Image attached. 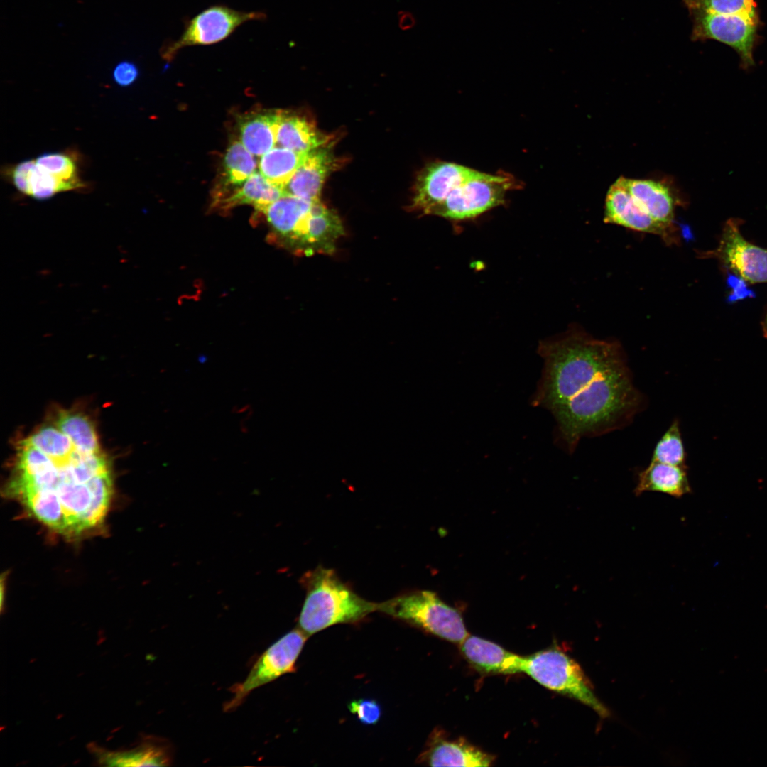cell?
Listing matches in <instances>:
<instances>
[{
  "label": "cell",
  "mask_w": 767,
  "mask_h": 767,
  "mask_svg": "<svg viewBox=\"0 0 767 767\" xmlns=\"http://www.w3.org/2000/svg\"><path fill=\"white\" fill-rule=\"evenodd\" d=\"M538 352L544 365L531 403L551 412L557 442L567 452L583 437L629 425L643 408L645 398L618 341L598 339L573 327L540 341Z\"/></svg>",
  "instance_id": "cell-1"
},
{
  "label": "cell",
  "mask_w": 767,
  "mask_h": 767,
  "mask_svg": "<svg viewBox=\"0 0 767 767\" xmlns=\"http://www.w3.org/2000/svg\"><path fill=\"white\" fill-rule=\"evenodd\" d=\"M52 460L38 472L16 474L10 494L58 533L77 535L96 528L107 515L113 493L107 459L99 452L75 448L67 461Z\"/></svg>",
  "instance_id": "cell-2"
},
{
  "label": "cell",
  "mask_w": 767,
  "mask_h": 767,
  "mask_svg": "<svg viewBox=\"0 0 767 767\" xmlns=\"http://www.w3.org/2000/svg\"><path fill=\"white\" fill-rule=\"evenodd\" d=\"M300 582L306 595L298 625L308 636L333 625L359 623L377 611L378 603L360 597L333 569L320 565Z\"/></svg>",
  "instance_id": "cell-3"
},
{
  "label": "cell",
  "mask_w": 767,
  "mask_h": 767,
  "mask_svg": "<svg viewBox=\"0 0 767 767\" xmlns=\"http://www.w3.org/2000/svg\"><path fill=\"white\" fill-rule=\"evenodd\" d=\"M377 611L459 645L469 636L459 610L429 590H413L378 603Z\"/></svg>",
  "instance_id": "cell-4"
},
{
  "label": "cell",
  "mask_w": 767,
  "mask_h": 767,
  "mask_svg": "<svg viewBox=\"0 0 767 767\" xmlns=\"http://www.w3.org/2000/svg\"><path fill=\"white\" fill-rule=\"evenodd\" d=\"M521 672L548 689L573 698L592 708L602 718L609 711L595 695L581 666L557 647L523 656Z\"/></svg>",
  "instance_id": "cell-5"
},
{
  "label": "cell",
  "mask_w": 767,
  "mask_h": 767,
  "mask_svg": "<svg viewBox=\"0 0 767 767\" xmlns=\"http://www.w3.org/2000/svg\"><path fill=\"white\" fill-rule=\"evenodd\" d=\"M517 187L516 180L507 173L472 170L430 214L453 222L471 219L504 204L506 193Z\"/></svg>",
  "instance_id": "cell-6"
},
{
  "label": "cell",
  "mask_w": 767,
  "mask_h": 767,
  "mask_svg": "<svg viewBox=\"0 0 767 767\" xmlns=\"http://www.w3.org/2000/svg\"><path fill=\"white\" fill-rule=\"evenodd\" d=\"M266 18V13L261 11H238L222 4L210 6L185 22L177 40H165L160 49L161 55L171 61L185 47L218 43L244 23Z\"/></svg>",
  "instance_id": "cell-7"
},
{
  "label": "cell",
  "mask_w": 767,
  "mask_h": 767,
  "mask_svg": "<svg viewBox=\"0 0 767 767\" xmlns=\"http://www.w3.org/2000/svg\"><path fill=\"white\" fill-rule=\"evenodd\" d=\"M308 636L298 627L271 645L257 659L246 679L229 690L233 697L223 705L227 712L234 711L255 689L280 676L296 671L295 663Z\"/></svg>",
  "instance_id": "cell-8"
},
{
  "label": "cell",
  "mask_w": 767,
  "mask_h": 767,
  "mask_svg": "<svg viewBox=\"0 0 767 767\" xmlns=\"http://www.w3.org/2000/svg\"><path fill=\"white\" fill-rule=\"evenodd\" d=\"M692 19V40H715L739 54L744 69L754 65L753 48L759 19L741 14H719L689 11Z\"/></svg>",
  "instance_id": "cell-9"
},
{
  "label": "cell",
  "mask_w": 767,
  "mask_h": 767,
  "mask_svg": "<svg viewBox=\"0 0 767 767\" xmlns=\"http://www.w3.org/2000/svg\"><path fill=\"white\" fill-rule=\"evenodd\" d=\"M744 221L730 218L724 224L717 247L700 254L717 259L724 267L751 283H767V249L749 242L741 234Z\"/></svg>",
  "instance_id": "cell-10"
},
{
  "label": "cell",
  "mask_w": 767,
  "mask_h": 767,
  "mask_svg": "<svg viewBox=\"0 0 767 767\" xmlns=\"http://www.w3.org/2000/svg\"><path fill=\"white\" fill-rule=\"evenodd\" d=\"M604 221L634 231L659 236L666 244H677L678 230L670 229L652 219L636 205L624 177H619L609 188L604 206Z\"/></svg>",
  "instance_id": "cell-11"
},
{
  "label": "cell",
  "mask_w": 767,
  "mask_h": 767,
  "mask_svg": "<svg viewBox=\"0 0 767 767\" xmlns=\"http://www.w3.org/2000/svg\"><path fill=\"white\" fill-rule=\"evenodd\" d=\"M314 201L285 195L256 210L265 217L275 239L300 253L305 222Z\"/></svg>",
  "instance_id": "cell-12"
},
{
  "label": "cell",
  "mask_w": 767,
  "mask_h": 767,
  "mask_svg": "<svg viewBox=\"0 0 767 767\" xmlns=\"http://www.w3.org/2000/svg\"><path fill=\"white\" fill-rule=\"evenodd\" d=\"M472 169L454 163L438 161L427 165L418 177L413 207L425 214H430L450 192Z\"/></svg>",
  "instance_id": "cell-13"
},
{
  "label": "cell",
  "mask_w": 767,
  "mask_h": 767,
  "mask_svg": "<svg viewBox=\"0 0 767 767\" xmlns=\"http://www.w3.org/2000/svg\"><path fill=\"white\" fill-rule=\"evenodd\" d=\"M89 750L99 764L118 766H168L173 761L170 743L161 738L147 736L131 749L111 751L94 744Z\"/></svg>",
  "instance_id": "cell-14"
},
{
  "label": "cell",
  "mask_w": 767,
  "mask_h": 767,
  "mask_svg": "<svg viewBox=\"0 0 767 767\" xmlns=\"http://www.w3.org/2000/svg\"><path fill=\"white\" fill-rule=\"evenodd\" d=\"M494 758L463 739L448 740L433 731L418 761L430 766H489Z\"/></svg>",
  "instance_id": "cell-15"
},
{
  "label": "cell",
  "mask_w": 767,
  "mask_h": 767,
  "mask_svg": "<svg viewBox=\"0 0 767 767\" xmlns=\"http://www.w3.org/2000/svg\"><path fill=\"white\" fill-rule=\"evenodd\" d=\"M343 234L344 229L339 217L319 200H315L306 220L302 254L306 256L315 253L330 254L335 250L337 240Z\"/></svg>",
  "instance_id": "cell-16"
},
{
  "label": "cell",
  "mask_w": 767,
  "mask_h": 767,
  "mask_svg": "<svg viewBox=\"0 0 767 767\" xmlns=\"http://www.w3.org/2000/svg\"><path fill=\"white\" fill-rule=\"evenodd\" d=\"M624 182L642 211L662 225L678 230L674 222L676 202L668 186L652 180L624 178Z\"/></svg>",
  "instance_id": "cell-17"
},
{
  "label": "cell",
  "mask_w": 767,
  "mask_h": 767,
  "mask_svg": "<svg viewBox=\"0 0 767 767\" xmlns=\"http://www.w3.org/2000/svg\"><path fill=\"white\" fill-rule=\"evenodd\" d=\"M469 663L484 673L513 674L521 672L523 656L498 644L475 636H468L460 644Z\"/></svg>",
  "instance_id": "cell-18"
},
{
  "label": "cell",
  "mask_w": 767,
  "mask_h": 767,
  "mask_svg": "<svg viewBox=\"0 0 767 767\" xmlns=\"http://www.w3.org/2000/svg\"><path fill=\"white\" fill-rule=\"evenodd\" d=\"M336 165L332 153L324 147L308 153L305 161L284 186L285 195L308 200H319L324 181Z\"/></svg>",
  "instance_id": "cell-19"
},
{
  "label": "cell",
  "mask_w": 767,
  "mask_h": 767,
  "mask_svg": "<svg viewBox=\"0 0 767 767\" xmlns=\"http://www.w3.org/2000/svg\"><path fill=\"white\" fill-rule=\"evenodd\" d=\"M646 491L663 493L675 498L690 493L687 467L651 461L638 472L634 489L636 496Z\"/></svg>",
  "instance_id": "cell-20"
},
{
  "label": "cell",
  "mask_w": 767,
  "mask_h": 767,
  "mask_svg": "<svg viewBox=\"0 0 767 767\" xmlns=\"http://www.w3.org/2000/svg\"><path fill=\"white\" fill-rule=\"evenodd\" d=\"M330 139L308 119L279 111L276 125V144L294 151L308 153L324 147Z\"/></svg>",
  "instance_id": "cell-21"
},
{
  "label": "cell",
  "mask_w": 767,
  "mask_h": 767,
  "mask_svg": "<svg viewBox=\"0 0 767 767\" xmlns=\"http://www.w3.org/2000/svg\"><path fill=\"white\" fill-rule=\"evenodd\" d=\"M279 111L261 110L242 115L238 122L239 138L254 156H262L276 144Z\"/></svg>",
  "instance_id": "cell-22"
},
{
  "label": "cell",
  "mask_w": 767,
  "mask_h": 767,
  "mask_svg": "<svg viewBox=\"0 0 767 767\" xmlns=\"http://www.w3.org/2000/svg\"><path fill=\"white\" fill-rule=\"evenodd\" d=\"M285 193L283 187L265 178L260 173H254L239 187L217 200L212 205L227 210L239 205H251L255 209L266 206Z\"/></svg>",
  "instance_id": "cell-23"
},
{
  "label": "cell",
  "mask_w": 767,
  "mask_h": 767,
  "mask_svg": "<svg viewBox=\"0 0 767 767\" xmlns=\"http://www.w3.org/2000/svg\"><path fill=\"white\" fill-rule=\"evenodd\" d=\"M256 167L254 156L241 142H232L224 156L222 176L216 187L214 200L223 197L233 187L236 189L241 186L256 173Z\"/></svg>",
  "instance_id": "cell-24"
},
{
  "label": "cell",
  "mask_w": 767,
  "mask_h": 767,
  "mask_svg": "<svg viewBox=\"0 0 767 767\" xmlns=\"http://www.w3.org/2000/svg\"><path fill=\"white\" fill-rule=\"evenodd\" d=\"M308 153L297 152L281 146L274 147L261 156L259 173L271 183L283 188Z\"/></svg>",
  "instance_id": "cell-25"
},
{
  "label": "cell",
  "mask_w": 767,
  "mask_h": 767,
  "mask_svg": "<svg viewBox=\"0 0 767 767\" xmlns=\"http://www.w3.org/2000/svg\"><path fill=\"white\" fill-rule=\"evenodd\" d=\"M57 428L70 439L80 451L99 452L95 430L85 416L79 413H62L58 418Z\"/></svg>",
  "instance_id": "cell-26"
},
{
  "label": "cell",
  "mask_w": 767,
  "mask_h": 767,
  "mask_svg": "<svg viewBox=\"0 0 767 767\" xmlns=\"http://www.w3.org/2000/svg\"><path fill=\"white\" fill-rule=\"evenodd\" d=\"M35 161L38 167L68 185L72 190L85 187L80 177L77 158L73 153L45 152Z\"/></svg>",
  "instance_id": "cell-27"
},
{
  "label": "cell",
  "mask_w": 767,
  "mask_h": 767,
  "mask_svg": "<svg viewBox=\"0 0 767 767\" xmlns=\"http://www.w3.org/2000/svg\"><path fill=\"white\" fill-rule=\"evenodd\" d=\"M687 453L678 419H674L656 443L651 461L686 466Z\"/></svg>",
  "instance_id": "cell-28"
},
{
  "label": "cell",
  "mask_w": 767,
  "mask_h": 767,
  "mask_svg": "<svg viewBox=\"0 0 767 767\" xmlns=\"http://www.w3.org/2000/svg\"><path fill=\"white\" fill-rule=\"evenodd\" d=\"M24 442L38 449L57 462L67 460L76 448L66 435L54 427L41 428Z\"/></svg>",
  "instance_id": "cell-29"
},
{
  "label": "cell",
  "mask_w": 767,
  "mask_h": 767,
  "mask_svg": "<svg viewBox=\"0 0 767 767\" xmlns=\"http://www.w3.org/2000/svg\"><path fill=\"white\" fill-rule=\"evenodd\" d=\"M72 190L66 183L59 180L38 167L34 159L29 170L27 187L24 195L38 200H48L55 195Z\"/></svg>",
  "instance_id": "cell-30"
},
{
  "label": "cell",
  "mask_w": 767,
  "mask_h": 767,
  "mask_svg": "<svg viewBox=\"0 0 767 767\" xmlns=\"http://www.w3.org/2000/svg\"><path fill=\"white\" fill-rule=\"evenodd\" d=\"M689 11L719 14H741L758 18L754 0H682Z\"/></svg>",
  "instance_id": "cell-31"
},
{
  "label": "cell",
  "mask_w": 767,
  "mask_h": 767,
  "mask_svg": "<svg viewBox=\"0 0 767 767\" xmlns=\"http://www.w3.org/2000/svg\"><path fill=\"white\" fill-rule=\"evenodd\" d=\"M348 708L359 722L366 725L376 724L381 716V706L373 699L353 700L349 704Z\"/></svg>",
  "instance_id": "cell-32"
},
{
  "label": "cell",
  "mask_w": 767,
  "mask_h": 767,
  "mask_svg": "<svg viewBox=\"0 0 767 767\" xmlns=\"http://www.w3.org/2000/svg\"><path fill=\"white\" fill-rule=\"evenodd\" d=\"M139 70L136 65L130 61L119 62L113 71V80L119 86L127 87L138 78Z\"/></svg>",
  "instance_id": "cell-33"
},
{
  "label": "cell",
  "mask_w": 767,
  "mask_h": 767,
  "mask_svg": "<svg viewBox=\"0 0 767 767\" xmlns=\"http://www.w3.org/2000/svg\"><path fill=\"white\" fill-rule=\"evenodd\" d=\"M398 27L403 31H407L413 28L416 25V18L415 16L408 11H400L398 12Z\"/></svg>",
  "instance_id": "cell-34"
},
{
  "label": "cell",
  "mask_w": 767,
  "mask_h": 767,
  "mask_svg": "<svg viewBox=\"0 0 767 767\" xmlns=\"http://www.w3.org/2000/svg\"><path fill=\"white\" fill-rule=\"evenodd\" d=\"M761 327L763 333V336L767 338V310L765 316L761 322Z\"/></svg>",
  "instance_id": "cell-35"
}]
</instances>
